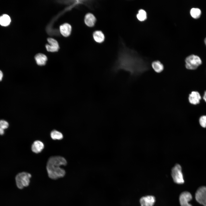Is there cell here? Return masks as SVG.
Returning a JSON list of instances; mask_svg holds the SVG:
<instances>
[{"label":"cell","instance_id":"obj_1","mask_svg":"<svg viewBox=\"0 0 206 206\" xmlns=\"http://www.w3.org/2000/svg\"><path fill=\"white\" fill-rule=\"evenodd\" d=\"M120 44L116 60L112 67L113 72L124 71L128 72L131 76L135 77L149 69L148 64L136 56L122 41Z\"/></svg>","mask_w":206,"mask_h":206},{"label":"cell","instance_id":"obj_2","mask_svg":"<svg viewBox=\"0 0 206 206\" xmlns=\"http://www.w3.org/2000/svg\"><path fill=\"white\" fill-rule=\"evenodd\" d=\"M67 163L66 160L62 156H54L50 157L46 165V169L49 177L54 180L64 177L66 174V171L61 166H65Z\"/></svg>","mask_w":206,"mask_h":206},{"label":"cell","instance_id":"obj_3","mask_svg":"<svg viewBox=\"0 0 206 206\" xmlns=\"http://www.w3.org/2000/svg\"><path fill=\"white\" fill-rule=\"evenodd\" d=\"M31 177V174L26 172H22L18 174L15 178L17 187L19 189H22L29 186Z\"/></svg>","mask_w":206,"mask_h":206},{"label":"cell","instance_id":"obj_4","mask_svg":"<svg viewBox=\"0 0 206 206\" xmlns=\"http://www.w3.org/2000/svg\"><path fill=\"white\" fill-rule=\"evenodd\" d=\"M186 68L189 70L196 69L202 64V61L198 56L191 55L187 57L185 59Z\"/></svg>","mask_w":206,"mask_h":206},{"label":"cell","instance_id":"obj_5","mask_svg":"<svg viewBox=\"0 0 206 206\" xmlns=\"http://www.w3.org/2000/svg\"><path fill=\"white\" fill-rule=\"evenodd\" d=\"M171 176L174 182L176 183L181 184L184 183L182 168L179 164H176L172 168Z\"/></svg>","mask_w":206,"mask_h":206},{"label":"cell","instance_id":"obj_6","mask_svg":"<svg viewBox=\"0 0 206 206\" xmlns=\"http://www.w3.org/2000/svg\"><path fill=\"white\" fill-rule=\"evenodd\" d=\"M197 201L204 206H206V186H202L199 187L195 194Z\"/></svg>","mask_w":206,"mask_h":206},{"label":"cell","instance_id":"obj_7","mask_svg":"<svg viewBox=\"0 0 206 206\" xmlns=\"http://www.w3.org/2000/svg\"><path fill=\"white\" fill-rule=\"evenodd\" d=\"M191 194L189 192H182L179 197V201L181 206H192L189 202L192 199Z\"/></svg>","mask_w":206,"mask_h":206},{"label":"cell","instance_id":"obj_8","mask_svg":"<svg viewBox=\"0 0 206 206\" xmlns=\"http://www.w3.org/2000/svg\"><path fill=\"white\" fill-rule=\"evenodd\" d=\"M47 41L49 44H47L45 47L47 50L52 52H58L60 49V47L57 41L52 38H48Z\"/></svg>","mask_w":206,"mask_h":206},{"label":"cell","instance_id":"obj_9","mask_svg":"<svg viewBox=\"0 0 206 206\" xmlns=\"http://www.w3.org/2000/svg\"><path fill=\"white\" fill-rule=\"evenodd\" d=\"M155 201V198L153 195L142 197L140 200L141 206H153Z\"/></svg>","mask_w":206,"mask_h":206},{"label":"cell","instance_id":"obj_10","mask_svg":"<svg viewBox=\"0 0 206 206\" xmlns=\"http://www.w3.org/2000/svg\"><path fill=\"white\" fill-rule=\"evenodd\" d=\"M201 98L199 92L197 91H193L189 95L188 100L191 104L196 105L200 103Z\"/></svg>","mask_w":206,"mask_h":206},{"label":"cell","instance_id":"obj_11","mask_svg":"<svg viewBox=\"0 0 206 206\" xmlns=\"http://www.w3.org/2000/svg\"><path fill=\"white\" fill-rule=\"evenodd\" d=\"M96 21V19L92 13H86L84 18V22L85 25L88 27H94Z\"/></svg>","mask_w":206,"mask_h":206},{"label":"cell","instance_id":"obj_12","mask_svg":"<svg viewBox=\"0 0 206 206\" xmlns=\"http://www.w3.org/2000/svg\"><path fill=\"white\" fill-rule=\"evenodd\" d=\"M72 30L71 26L67 23H64L60 25V31L61 34L64 37H68L71 34Z\"/></svg>","mask_w":206,"mask_h":206},{"label":"cell","instance_id":"obj_13","mask_svg":"<svg viewBox=\"0 0 206 206\" xmlns=\"http://www.w3.org/2000/svg\"><path fill=\"white\" fill-rule=\"evenodd\" d=\"M44 147L43 143L40 140H37L34 141L32 144L31 149L33 152L38 153L42 150Z\"/></svg>","mask_w":206,"mask_h":206},{"label":"cell","instance_id":"obj_14","mask_svg":"<svg viewBox=\"0 0 206 206\" xmlns=\"http://www.w3.org/2000/svg\"><path fill=\"white\" fill-rule=\"evenodd\" d=\"M93 37L96 42L101 43H103L105 39V36L103 32L100 30H96L92 34Z\"/></svg>","mask_w":206,"mask_h":206},{"label":"cell","instance_id":"obj_15","mask_svg":"<svg viewBox=\"0 0 206 206\" xmlns=\"http://www.w3.org/2000/svg\"><path fill=\"white\" fill-rule=\"evenodd\" d=\"M34 58L37 64L40 66H42L45 64L47 58L45 54L39 53L36 54Z\"/></svg>","mask_w":206,"mask_h":206},{"label":"cell","instance_id":"obj_16","mask_svg":"<svg viewBox=\"0 0 206 206\" xmlns=\"http://www.w3.org/2000/svg\"><path fill=\"white\" fill-rule=\"evenodd\" d=\"M152 68L154 71L157 73H160L164 69L163 64L159 61H155L152 63Z\"/></svg>","mask_w":206,"mask_h":206},{"label":"cell","instance_id":"obj_17","mask_svg":"<svg viewBox=\"0 0 206 206\" xmlns=\"http://www.w3.org/2000/svg\"><path fill=\"white\" fill-rule=\"evenodd\" d=\"M11 21L9 16L7 14H3L0 17V24L3 26H7Z\"/></svg>","mask_w":206,"mask_h":206},{"label":"cell","instance_id":"obj_18","mask_svg":"<svg viewBox=\"0 0 206 206\" xmlns=\"http://www.w3.org/2000/svg\"><path fill=\"white\" fill-rule=\"evenodd\" d=\"M50 136L54 140H60L63 138L62 133L56 130H52L50 133Z\"/></svg>","mask_w":206,"mask_h":206},{"label":"cell","instance_id":"obj_19","mask_svg":"<svg viewBox=\"0 0 206 206\" xmlns=\"http://www.w3.org/2000/svg\"><path fill=\"white\" fill-rule=\"evenodd\" d=\"M190 13L191 16L193 18L197 19L200 17L201 11L200 9L198 8H193L191 9Z\"/></svg>","mask_w":206,"mask_h":206},{"label":"cell","instance_id":"obj_20","mask_svg":"<svg viewBox=\"0 0 206 206\" xmlns=\"http://www.w3.org/2000/svg\"><path fill=\"white\" fill-rule=\"evenodd\" d=\"M9 126L8 123L4 120H0V135H2L4 133V130Z\"/></svg>","mask_w":206,"mask_h":206},{"label":"cell","instance_id":"obj_21","mask_svg":"<svg viewBox=\"0 0 206 206\" xmlns=\"http://www.w3.org/2000/svg\"><path fill=\"white\" fill-rule=\"evenodd\" d=\"M136 17L138 20L142 21L145 20L147 17L146 11L142 9H140L137 14Z\"/></svg>","mask_w":206,"mask_h":206},{"label":"cell","instance_id":"obj_22","mask_svg":"<svg viewBox=\"0 0 206 206\" xmlns=\"http://www.w3.org/2000/svg\"><path fill=\"white\" fill-rule=\"evenodd\" d=\"M199 122L202 127L206 128V115L201 116L199 119Z\"/></svg>","mask_w":206,"mask_h":206},{"label":"cell","instance_id":"obj_23","mask_svg":"<svg viewBox=\"0 0 206 206\" xmlns=\"http://www.w3.org/2000/svg\"><path fill=\"white\" fill-rule=\"evenodd\" d=\"M203 99L204 101L206 102V91L204 92V94L203 96Z\"/></svg>","mask_w":206,"mask_h":206},{"label":"cell","instance_id":"obj_24","mask_svg":"<svg viewBox=\"0 0 206 206\" xmlns=\"http://www.w3.org/2000/svg\"><path fill=\"white\" fill-rule=\"evenodd\" d=\"M3 73L0 70V81L2 80L3 77Z\"/></svg>","mask_w":206,"mask_h":206},{"label":"cell","instance_id":"obj_25","mask_svg":"<svg viewBox=\"0 0 206 206\" xmlns=\"http://www.w3.org/2000/svg\"><path fill=\"white\" fill-rule=\"evenodd\" d=\"M204 42H205V45H206V38H205V39Z\"/></svg>","mask_w":206,"mask_h":206}]
</instances>
